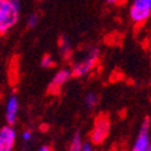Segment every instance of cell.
<instances>
[{"label": "cell", "instance_id": "obj_1", "mask_svg": "<svg viewBox=\"0 0 151 151\" xmlns=\"http://www.w3.org/2000/svg\"><path fill=\"white\" fill-rule=\"evenodd\" d=\"M19 0H4L0 6V35H5L16 26L19 19Z\"/></svg>", "mask_w": 151, "mask_h": 151}, {"label": "cell", "instance_id": "obj_2", "mask_svg": "<svg viewBox=\"0 0 151 151\" xmlns=\"http://www.w3.org/2000/svg\"><path fill=\"white\" fill-rule=\"evenodd\" d=\"M99 59V48L98 47H92L87 51L86 56L80 59V62H76L73 65L71 70V76L74 78H82L86 76L90 71H92L94 69V67L97 65Z\"/></svg>", "mask_w": 151, "mask_h": 151}, {"label": "cell", "instance_id": "obj_3", "mask_svg": "<svg viewBox=\"0 0 151 151\" xmlns=\"http://www.w3.org/2000/svg\"><path fill=\"white\" fill-rule=\"evenodd\" d=\"M151 16V0H132L129 6V18L135 24H145Z\"/></svg>", "mask_w": 151, "mask_h": 151}, {"label": "cell", "instance_id": "obj_4", "mask_svg": "<svg viewBox=\"0 0 151 151\" xmlns=\"http://www.w3.org/2000/svg\"><path fill=\"white\" fill-rule=\"evenodd\" d=\"M111 128V123L110 119L106 114H100L96 117L94 123H93V128L91 131V143L92 144H102L106 138L109 137Z\"/></svg>", "mask_w": 151, "mask_h": 151}, {"label": "cell", "instance_id": "obj_5", "mask_svg": "<svg viewBox=\"0 0 151 151\" xmlns=\"http://www.w3.org/2000/svg\"><path fill=\"white\" fill-rule=\"evenodd\" d=\"M150 117H145L139 131H138L137 138L133 143L131 151H147L151 149L150 143Z\"/></svg>", "mask_w": 151, "mask_h": 151}, {"label": "cell", "instance_id": "obj_6", "mask_svg": "<svg viewBox=\"0 0 151 151\" xmlns=\"http://www.w3.org/2000/svg\"><path fill=\"white\" fill-rule=\"evenodd\" d=\"M17 140V132L14 126L5 124L0 128V151H14Z\"/></svg>", "mask_w": 151, "mask_h": 151}, {"label": "cell", "instance_id": "obj_7", "mask_svg": "<svg viewBox=\"0 0 151 151\" xmlns=\"http://www.w3.org/2000/svg\"><path fill=\"white\" fill-rule=\"evenodd\" d=\"M19 112V99L16 94H11L7 98V102L5 105V119L7 124L14 126L17 122Z\"/></svg>", "mask_w": 151, "mask_h": 151}, {"label": "cell", "instance_id": "obj_8", "mask_svg": "<svg viewBox=\"0 0 151 151\" xmlns=\"http://www.w3.org/2000/svg\"><path fill=\"white\" fill-rule=\"evenodd\" d=\"M71 78V70L69 68H63L60 70H58L51 80L48 85V91L52 93H58L60 91V88L64 86Z\"/></svg>", "mask_w": 151, "mask_h": 151}, {"label": "cell", "instance_id": "obj_9", "mask_svg": "<svg viewBox=\"0 0 151 151\" xmlns=\"http://www.w3.org/2000/svg\"><path fill=\"white\" fill-rule=\"evenodd\" d=\"M58 45H59V50H60L62 57L65 58V59L70 58L73 50H71V44H70L69 37L67 35H62L59 37V40H58Z\"/></svg>", "mask_w": 151, "mask_h": 151}, {"label": "cell", "instance_id": "obj_10", "mask_svg": "<svg viewBox=\"0 0 151 151\" xmlns=\"http://www.w3.org/2000/svg\"><path fill=\"white\" fill-rule=\"evenodd\" d=\"M99 103V98H98V94L93 91H90V92H87L85 98H83V104L87 109H94Z\"/></svg>", "mask_w": 151, "mask_h": 151}, {"label": "cell", "instance_id": "obj_11", "mask_svg": "<svg viewBox=\"0 0 151 151\" xmlns=\"http://www.w3.org/2000/svg\"><path fill=\"white\" fill-rule=\"evenodd\" d=\"M82 137H81V133L80 132H76L71 140L69 143V146H68V151H81V146H82Z\"/></svg>", "mask_w": 151, "mask_h": 151}, {"label": "cell", "instance_id": "obj_12", "mask_svg": "<svg viewBox=\"0 0 151 151\" xmlns=\"http://www.w3.org/2000/svg\"><path fill=\"white\" fill-rule=\"evenodd\" d=\"M40 65L44 69H51V68H53L55 67V59H53V57L51 55H45L41 58V60H40Z\"/></svg>", "mask_w": 151, "mask_h": 151}, {"label": "cell", "instance_id": "obj_13", "mask_svg": "<svg viewBox=\"0 0 151 151\" xmlns=\"http://www.w3.org/2000/svg\"><path fill=\"white\" fill-rule=\"evenodd\" d=\"M39 19H40L39 14H36V12H34V14L29 15L28 18H27V27L30 28V29L35 28L37 24H39Z\"/></svg>", "mask_w": 151, "mask_h": 151}, {"label": "cell", "instance_id": "obj_14", "mask_svg": "<svg viewBox=\"0 0 151 151\" xmlns=\"http://www.w3.org/2000/svg\"><path fill=\"white\" fill-rule=\"evenodd\" d=\"M21 139L23 142V144H29L32 140H33V132L27 129V131H23L22 134H21Z\"/></svg>", "mask_w": 151, "mask_h": 151}, {"label": "cell", "instance_id": "obj_15", "mask_svg": "<svg viewBox=\"0 0 151 151\" xmlns=\"http://www.w3.org/2000/svg\"><path fill=\"white\" fill-rule=\"evenodd\" d=\"M81 151H93L92 143H90V142H85V143H82Z\"/></svg>", "mask_w": 151, "mask_h": 151}, {"label": "cell", "instance_id": "obj_16", "mask_svg": "<svg viewBox=\"0 0 151 151\" xmlns=\"http://www.w3.org/2000/svg\"><path fill=\"white\" fill-rule=\"evenodd\" d=\"M36 151H52L51 146H48V145H42L41 147H39Z\"/></svg>", "mask_w": 151, "mask_h": 151}, {"label": "cell", "instance_id": "obj_17", "mask_svg": "<svg viewBox=\"0 0 151 151\" xmlns=\"http://www.w3.org/2000/svg\"><path fill=\"white\" fill-rule=\"evenodd\" d=\"M119 3V0H106V4L108 5H115Z\"/></svg>", "mask_w": 151, "mask_h": 151}, {"label": "cell", "instance_id": "obj_18", "mask_svg": "<svg viewBox=\"0 0 151 151\" xmlns=\"http://www.w3.org/2000/svg\"><path fill=\"white\" fill-rule=\"evenodd\" d=\"M3 3H4V0H0V6L3 5Z\"/></svg>", "mask_w": 151, "mask_h": 151}, {"label": "cell", "instance_id": "obj_19", "mask_svg": "<svg viewBox=\"0 0 151 151\" xmlns=\"http://www.w3.org/2000/svg\"><path fill=\"white\" fill-rule=\"evenodd\" d=\"M147 151H151V149H150V150H147Z\"/></svg>", "mask_w": 151, "mask_h": 151}]
</instances>
